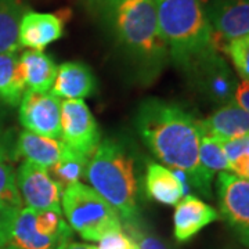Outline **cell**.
<instances>
[{
	"mask_svg": "<svg viewBox=\"0 0 249 249\" xmlns=\"http://www.w3.org/2000/svg\"><path fill=\"white\" fill-rule=\"evenodd\" d=\"M25 13L21 0H0V54L18 52L19 22Z\"/></svg>",
	"mask_w": 249,
	"mask_h": 249,
	"instance_id": "obj_21",
	"label": "cell"
},
{
	"mask_svg": "<svg viewBox=\"0 0 249 249\" xmlns=\"http://www.w3.org/2000/svg\"><path fill=\"white\" fill-rule=\"evenodd\" d=\"M217 219L219 213L211 205L194 196H183L176 205L173 214L175 238L178 242H187Z\"/></svg>",
	"mask_w": 249,
	"mask_h": 249,
	"instance_id": "obj_14",
	"label": "cell"
},
{
	"mask_svg": "<svg viewBox=\"0 0 249 249\" xmlns=\"http://www.w3.org/2000/svg\"><path fill=\"white\" fill-rule=\"evenodd\" d=\"M96 90V78L83 62H64L57 70V76L52 88L55 97L67 100H83Z\"/></svg>",
	"mask_w": 249,
	"mask_h": 249,
	"instance_id": "obj_16",
	"label": "cell"
},
{
	"mask_svg": "<svg viewBox=\"0 0 249 249\" xmlns=\"http://www.w3.org/2000/svg\"><path fill=\"white\" fill-rule=\"evenodd\" d=\"M154 3L160 35L172 60L183 71L217 52L202 0H154Z\"/></svg>",
	"mask_w": 249,
	"mask_h": 249,
	"instance_id": "obj_2",
	"label": "cell"
},
{
	"mask_svg": "<svg viewBox=\"0 0 249 249\" xmlns=\"http://www.w3.org/2000/svg\"><path fill=\"white\" fill-rule=\"evenodd\" d=\"M17 181L18 190L28 208L61 212L62 188L54 181L47 168L25 160L18 169Z\"/></svg>",
	"mask_w": 249,
	"mask_h": 249,
	"instance_id": "obj_11",
	"label": "cell"
},
{
	"mask_svg": "<svg viewBox=\"0 0 249 249\" xmlns=\"http://www.w3.org/2000/svg\"><path fill=\"white\" fill-rule=\"evenodd\" d=\"M62 211L72 230L88 241H100L107 234L122 231L119 213L91 187L75 183L61 196Z\"/></svg>",
	"mask_w": 249,
	"mask_h": 249,
	"instance_id": "obj_5",
	"label": "cell"
},
{
	"mask_svg": "<svg viewBox=\"0 0 249 249\" xmlns=\"http://www.w3.org/2000/svg\"><path fill=\"white\" fill-rule=\"evenodd\" d=\"M36 229L46 235H70L72 237V229L68 223L62 219L61 212L46 209L35 211Z\"/></svg>",
	"mask_w": 249,
	"mask_h": 249,
	"instance_id": "obj_24",
	"label": "cell"
},
{
	"mask_svg": "<svg viewBox=\"0 0 249 249\" xmlns=\"http://www.w3.org/2000/svg\"><path fill=\"white\" fill-rule=\"evenodd\" d=\"M106 7L116 39L145 62L162 61L168 46L160 35L154 0H109Z\"/></svg>",
	"mask_w": 249,
	"mask_h": 249,
	"instance_id": "obj_4",
	"label": "cell"
},
{
	"mask_svg": "<svg viewBox=\"0 0 249 249\" xmlns=\"http://www.w3.org/2000/svg\"><path fill=\"white\" fill-rule=\"evenodd\" d=\"M226 54L231 58L241 78L249 82V35L229 42Z\"/></svg>",
	"mask_w": 249,
	"mask_h": 249,
	"instance_id": "obj_26",
	"label": "cell"
},
{
	"mask_svg": "<svg viewBox=\"0 0 249 249\" xmlns=\"http://www.w3.org/2000/svg\"><path fill=\"white\" fill-rule=\"evenodd\" d=\"M234 101L244 108L249 114V82L248 80H242L238 83L237 90H235V96Z\"/></svg>",
	"mask_w": 249,
	"mask_h": 249,
	"instance_id": "obj_30",
	"label": "cell"
},
{
	"mask_svg": "<svg viewBox=\"0 0 249 249\" xmlns=\"http://www.w3.org/2000/svg\"><path fill=\"white\" fill-rule=\"evenodd\" d=\"M7 160V150L4 147V142L1 140V130H0V162Z\"/></svg>",
	"mask_w": 249,
	"mask_h": 249,
	"instance_id": "obj_32",
	"label": "cell"
},
{
	"mask_svg": "<svg viewBox=\"0 0 249 249\" xmlns=\"http://www.w3.org/2000/svg\"><path fill=\"white\" fill-rule=\"evenodd\" d=\"M132 240L122 231L111 232L100 240L97 249H130Z\"/></svg>",
	"mask_w": 249,
	"mask_h": 249,
	"instance_id": "obj_29",
	"label": "cell"
},
{
	"mask_svg": "<svg viewBox=\"0 0 249 249\" xmlns=\"http://www.w3.org/2000/svg\"><path fill=\"white\" fill-rule=\"evenodd\" d=\"M219 209L224 222L249 247V180L220 172L216 181Z\"/></svg>",
	"mask_w": 249,
	"mask_h": 249,
	"instance_id": "obj_7",
	"label": "cell"
},
{
	"mask_svg": "<svg viewBox=\"0 0 249 249\" xmlns=\"http://www.w3.org/2000/svg\"><path fill=\"white\" fill-rule=\"evenodd\" d=\"M68 150V145L58 142L57 139H50L45 136L22 132L17 140V154L25 157L28 160H32L40 166L50 168Z\"/></svg>",
	"mask_w": 249,
	"mask_h": 249,
	"instance_id": "obj_17",
	"label": "cell"
},
{
	"mask_svg": "<svg viewBox=\"0 0 249 249\" xmlns=\"http://www.w3.org/2000/svg\"><path fill=\"white\" fill-rule=\"evenodd\" d=\"M201 127L202 134L222 142L240 139L249 134V114L235 101H230L201 121Z\"/></svg>",
	"mask_w": 249,
	"mask_h": 249,
	"instance_id": "obj_15",
	"label": "cell"
},
{
	"mask_svg": "<svg viewBox=\"0 0 249 249\" xmlns=\"http://www.w3.org/2000/svg\"><path fill=\"white\" fill-rule=\"evenodd\" d=\"M145 190L150 198L165 205H178L184 196V186L173 170L158 163H148Z\"/></svg>",
	"mask_w": 249,
	"mask_h": 249,
	"instance_id": "obj_18",
	"label": "cell"
},
{
	"mask_svg": "<svg viewBox=\"0 0 249 249\" xmlns=\"http://www.w3.org/2000/svg\"><path fill=\"white\" fill-rule=\"evenodd\" d=\"M199 162L202 168L214 176L216 172H229L230 165L223 150L222 140L202 134L199 142Z\"/></svg>",
	"mask_w": 249,
	"mask_h": 249,
	"instance_id": "obj_23",
	"label": "cell"
},
{
	"mask_svg": "<svg viewBox=\"0 0 249 249\" xmlns=\"http://www.w3.org/2000/svg\"><path fill=\"white\" fill-rule=\"evenodd\" d=\"M25 88V76L17 53L0 54V100L10 106H18Z\"/></svg>",
	"mask_w": 249,
	"mask_h": 249,
	"instance_id": "obj_20",
	"label": "cell"
},
{
	"mask_svg": "<svg viewBox=\"0 0 249 249\" xmlns=\"http://www.w3.org/2000/svg\"><path fill=\"white\" fill-rule=\"evenodd\" d=\"M19 208L0 202V247H4L10 240L11 229Z\"/></svg>",
	"mask_w": 249,
	"mask_h": 249,
	"instance_id": "obj_28",
	"label": "cell"
},
{
	"mask_svg": "<svg viewBox=\"0 0 249 249\" xmlns=\"http://www.w3.org/2000/svg\"><path fill=\"white\" fill-rule=\"evenodd\" d=\"M61 139L73 151L90 157L100 144L98 124L83 100L61 103Z\"/></svg>",
	"mask_w": 249,
	"mask_h": 249,
	"instance_id": "obj_9",
	"label": "cell"
},
{
	"mask_svg": "<svg viewBox=\"0 0 249 249\" xmlns=\"http://www.w3.org/2000/svg\"><path fill=\"white\" fill-rule=\"evenodd\" d=\"M0 202L19 209L22 208V198L16 181L14 169L4 162H0Z\"/></svg>",
	"mask_w": 249,
	"mask_h": 249,
	"instance_id": "obj_25",
	"label": "cell"
},
{
	"mask_svg": "<svg viewBox=\"0 0 249 249\" xmlns=\"http://www.w3.org/2000/svg\"><path fill=\"white\" fill-rule=\"evenodd\" d=\"M62 249H97V247H93V245H88V244H67Z\"/></svg>",
	"mask_w": 249,
	"mask_h": 249,
	"instance_id": "obj_31",
	"label": "cell"
},
{
	"mask_svg": "<svg viewBox=\"0 0 249 249\" xmlns=\"http://www.w3.org/2000/svg\"><path fill=\"white\" fill-rule=\"evenodd\" d=\"M85 178L126 222L137 220L139 183L133 157L124 144L114 140L100 142L91 154Z\"/></svg>",
	"mask_w": 249,
	"mask_h": 249,
	"instance_id": "obj_3",
	"label": "cell"
},
{
	"mask_svg": "<svg viewBox=\"0 0 249 249\" xmlns=\"http://www.w3.org/2000/svg\"><path fill=\"white\" fill-rule=\"evenodd\" d=\"M96 1H100V3H104V4H107L109 0H96Z\"/></svg>",
	"mask_w": 249,
	"mask_h": 249,
	"instance_id": "obj_35",
	"label": "cell"
},
{
	"mask_svg": "<svg viewBox=\"0 0 249 249\" xmlns=\"http://www.w3.org/2000/svg\"><path fill=\"white\" fill-rule=\"evenodd\" d=\"M213 29V45L226 53L229 42L249 35V0H202Z\"/></svg>",
	"mask_w": 249,
	"mask_h": 249,
	"instance_id": "obj_8",
	"label": "cell"
},
{
	"mask_svg": "<svg viewBox=\"0 0 249 249\" xmlns=\"http://www.w3.org/2000/svg\"><path fill=\"white\" fill-rule=\"evenodd\" d=\"M67 18L62 17V11L54 14L27 11L19 22V47L42 52L64 36V24Z\"/></svg>",
	"mask_w": 249,
	"mask_h": 249,
	"instance_id": "obj_12",
	"label": "cell"
},
{
	"mask_svg": "<svg viewBox=\"0 0 249 249\" xmlns=\"http://www.w3.org/2000/svg\"><path fill=\"white\" fill-rule=\"evenodd\" d=\"M0 249H14V248H11V247H9V245H4V247H0Z\"/></svg>",
	"mask_w": 249,
	"mask_h": 249,
	"instance_id": "obj_34",
	"label": "cell"
},
{
	"mask_svg": "<svg viewBox=\"0 0 249 249\" xmlns=\"http://www.w3.org/2000/svg\"><path fill=\"white\" fill-rule=\"evenodd\" d=\"M227 249H240V248H234V247H230V248H227Z\"/></svg>",
	"mask_w": 249,
	"mask_h": 249,
	"instance_id": "obj_36",
	"label": "cell"
},
{
	"mask_svg": "<svg viewBox=\"0 0 249 249\" xmlns=\"http://www.w3.org/2000/svg\"><path fill=\"white\" fill-rule=\"evenodd\" d=\"M36 212L31 208H21L11 229L10 240L6 245L14 249H62L70 235H46L36 229Z\"/></svg>",
	"mask_w": 249,
	"mask_h": 249,
	"instance_id": "obj_13",
	"label": "cell"
},
{
	"mask_svg": "<svg viewBox=\"0 0 249 249\" xmlns=\"http://www.w3.org/2000/svg\"><path fill=\"white\" fill-rule=\"evenodd\" d=\"M127 230H129L127 237L137 244L139 249H169L168 245L157 235L140 229L137 226V220L127 223Z\"/></svg>",
	"mask_w": 249,
	"mask_h": 249,
	"instance_id": "obj_27",
	"label": "cell"
},
{
	"mask_svg": "<svg viewBox=\"0 0 249 249\" xmlns=\"http://www.w3.org/2000/svg\"><path fill=\"white\" fill-rule=\"evenodd\" d=\"M186 73L193 86L206 100L220 106L234 101L238 82L220 53L213 52L206 55L188 68Z\"/></svg>",
	"mask_w": 249,
	"mask_h": 249,
	"instance_id": "obj_6",
	"label": "cell"
},
{
	"mask_svg": "<svg viewBox=\"0 0 249 249\" xmlns=\"http://www.w3.org/2000/svg\"><path fill=\"white\" fill-rule=\"evenodd\" d=\"M19 104V122L28 132L50 139L61 137L60 98L49 91L28 89Z\"/></svg>",
	"mask_w": 249,
	"mask_h": 249,
	"instance_id": "obj_10",
	"label": "cell"
},
{
	"mask_svg": "<svg viewBox=\"0 0 249 249\" xmlns=\"http://www.w3.org/2000/svg\"><path fill=\"white\" fill-rule=\"evenodd\" d=\"M130 249H139L137 244H136V242H133V241H132V247H130Z\"/></svg>",
	"mask_w": 249,
	"mask_h": 249,
	"instance_id": "obj_33",
	"label": "cell"
},
{
	"mask_svg": "<svg viewBox=\"0 0 249 249\" xmlns=\"http://www.w3.org/2000/svg\"><path fill=\"white\" fill-rule=\"evenodd\" d=\"M137 132L151 152L169 169L183 170L190 188L202 196H212L213 175L199 162L201 121L183 108L160 98L142 103L136 115Z\"/></svg>",
	"mask_w": 249,
	"mask_h": 249,
	"instance_id": "obj_1",
	"label": "cell"
},
{
	"mask_svg": "<svg viewBox=\"0 0 249 249\" xmlns=\"http://www.w3.org/2000/svg\"><path fill=\"white\" fill-rule=\"evenodd\" d=\"M19 64L29 90L45 93L53 88L57 76V65L50 55L29 49L21 54Z\"/></svg>",
	"mask_w": 249,
	"mask_h": 249,
	"instance_id": "obj_19",
	"label": "cell"
},
{
	"mask_svg": "<svg viewBox=\"0 0 249 249\" xmlns=\"http://www.w3.org/2000/svg\"><path fill=\"white\" fill-rule=\"evenodd\" d=\"M89 157L73 151L68 147V150L61 157V160H57L53 166L49 168V173L53 180L65 190L67 187L72 186L75 183H79L83 176H86V169L89 163Z\"/></svg>",
	"mask_w": 249,
	"mask_h": 249,
	"instance_id": "obj_22",
	"label": "cell"
}]
</instances>
